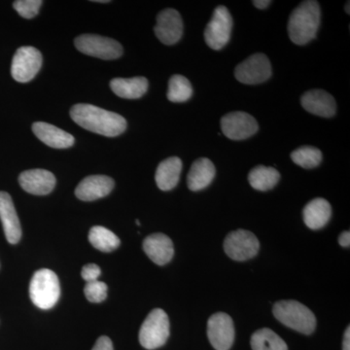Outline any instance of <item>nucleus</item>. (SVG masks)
<instances>
[{"mask_svg": "<svg viewBox=\"0 0 350 350\" xmlns=\"http://www.w3.org/2000/svg\"><path fill=\"white\" fill-rule=\"evenodd\" d=\"M137 226H140L139 221H138V220H137Z\"/></svg>", "mask_w": 350, "mask_h": 350, "instance_id": "nucleus-38", "label": "nucleus"}, {"mask_svg": "<svg viewBox=\"0 0 350 350\" xmlns=\"http://www.w3.org/2000/svg\"><path fill=\"white\" fill-rule=\"evenodd\" d=\"M207 337L216 350H229L234 340V322L230 315L218 312L207 322Z\"/></svg>", "mask_w": 350, "mask_h": 350, "instance_id": "nucleus-11", "label": "nucleus"}, {"mask_svg": "<svg viewBox=\"0 0 350 350\" xmlns=\"http://www.w3.org/2000/svg\"><path fill=\"white\" fill-rule=\"evenodd\" d=\"M301 103L306 111L324 118H331L337 112L335 98L323 90L306 92L301 96Z\"/></svg>", "mask_w": 350, "mask_h": 350, "instance_id": "nucleus-16", "label": "nucleus"}, {"mask_svg": "<svg viewBox=\"0 0 350 350\" xmlns=\"http://www.w3.org/2000/svg\"><path fill=\"white\" fill-rule=\"evenodd\" d=\"M42 4L41 0H17L14 2L13 7L23 18L32 19L38 15Z\"/></svg>", "mask_w": 350, "mask_h": 350, "instance_id": "nucleus-30", "label": "nucleus"}, {"mask_svg": "<svg viewBox=\"0 0 350 350\" xmlns=\"http://www.w3.org/2000/svg\"><path fill=\"white\" fill-rule=\"evenodd\" d=\"M148 80L145 77L115 78L110 82L113 93L122 98L137 100L148 90Z\"/></svg>", "mask_w": 350, "mask_h": 350, "instance_id": "nucleus-23", "label": "nucleus"}, {"mask_svg": "<svg viewBox=\"0 0 350 350\" xmlns=\"http://www.w3.org/2000/svg\"><path fill=\"white\" fill-rule=\"evenodd\" d=\"M19 183L21 187L29 194L45 196L54 190L56 177L49 170H29L20 174Z\"/></svg>", "mask_w": 350, "mask_h": 350, "instance_id": "nucleus-14", "label": "nucleus"}, {"mask_svg": "<svg viewBox=\"0 0 350 350\" xmlns=\"http://www.w3.org/2000/svg\"><path fill=\"white\" fill-rule=\"evenodd\" d=\"M259 248L256 236L246 230L230 232L224 241L226 254L234 261H246L256 256Z\"/></svg>", "mask_w": 350, "mask_h": 350, "instance_id": "nucleus-9", "label": "nucleus"}, {"mask_svg": "<svg viewBox=\"0 0 350 350\" xmlns=\"http://www.w3.org/2000/svg\"><path fill=\"white\" fill-rule=\"evenodd\" d=\"M342 350H350V328L347 327L345 333L344 342H342Z\"/></svg>", "mask_w": 350, "mask_h": 350, "instance_id": "nucleus-34", "label": "nucleus"}, {"mask_svg": "<svg viewBox=\"0 0 350 350\" xmlns=\"http://www.w3.org/2000/svg\"><path fill=\"white\" fill-rule=\"evenodd\" d=\"M321 20L319 3L314 0L303 1L291 13L288 22L290 40L296 45H306L315 38Z\"/></svg>", "mask_w": 350, "mask_h": 350, "instance_id": "nucleus-2", "label": "nucleus"}, {"mask_svg": "<svg viewBox=\"0 0 350 350\" xmlns=\"http://www.w3.org/2000/svg\"><path fill=\"white\" fill-rule=\"evenodd\" d=\"M271 76V62L266 55L257 53L238 64L234 77L246 85H257L267 81Z\"/></svg>", "mask_w": 350, "mask_h": 350, "instance_id": "nucleus-10", "label": "nucleus"}, {"mask_svg": "<svg viewBox=\"0 0 350 350\" xmlns=\"http://www.w3.org/2000/svg\"><path fill=\"white\" fill-rule=\"evenodd\" d=\"M182 162L178 157L165 159L156 170V183L162 191H170L176 187L180 178Z\"/></svg>", "mask_w": 350, "mask_h": 350, "instance_id": "nucleus-22", "label": "nucleus"}, {"mask_svg": "<svg viewBox=\"0 0 350 350\" xmlns=\"http://www.w3.org/2000/svg\"><path fill=\"white\" fill-rule=\"evenodd\" d=\"M59 278L54 271L41 269L34 273L29 284V296L34 305L41 310H50L59 301Z\"/></svg>", "mask_w": 350, "mask_h": 350, "instance_id": "nucleus-4", "label": "nucleus"}, {"mask_svg": "<svg viewBox=\"0 0 350 350\" xmlns=\"http://www.w3.org/2000/svg\"><path fill=\"white\" fill-rule=\"evenodd\" d=\"M42 66V55L36 48L25 46L14 55L11 75L20 83L31 81Z\"/></svg>", "mask_w": 350, "mask_h": 350, "instance_id": "nucleus-8", "label": "nucleus"}, {"mask_svg": "<svg viewBox=\"0 0 350 350\" xmlns=\"http://www.w3.org/2000/svg\"><path fill=\"white\" fill-rule=\"evenodd\" d=\"M253 350H288L286 342L268 328L260 329L251 337Z\"/></svg>", "mask_w": 350, "mask_h": 350, "instance_id": "nucleus-25", "label": "nucleus"}, {"mask_svg": "<svg viewBox=\"0 0 350 350\" xmlns=\"http://www.w3.org/2000/svg\"><path fill=\"white\" fill-rule=\"evenodd\" d=\"M345 11H347V14H349V1L347 2V5H345Z\"/></svg>", "mask_w": 350, "mask_h": 350, "instance_id": "nucleus-37", "label": "nucleus"}, {"mask_svg": "<svg viewBox=\"0 0 350 350\" xmlns=\"http://www.w3.org/2000/svg\"><path fill=\"white\" fill-rule=\"evenodd\" d=\"M232 27L231 13L225 6H218L204 31L207 46L216 51L224 48L231 38Z\"/></svg>", "mask_w": 350, "mask_h": 350, "instance_id": "nucleus-7", "label": "nucleus"}, {"mask_svg": "<svg viewBox=\"0 0 350 350\" xmlns=\"http://www.w3.org/2000/svg\"><path fill=\"white\" fill-rule=\"evenodd\" d=\"M114 184V180L107 175H91L78 184L75 195L84 202H93L109 195Z\"/></svg>", "mask_w": 350, "mask_h": 350, "instance_id": "nucleus-15", "label": "nucleus"}, {"mask_svg": "<svg viewBox=\"0 0 350 350\" xmlns=\"http://www.w3.org/2000/svg\"><path fill=\"white\" fill-rule=\"evenodd\" d=\"M101 269L98 265L88 264L83 267L81 275L83 280L86 282H96L98 280V276L100 275Z\"/></svg>", "mask_w": 350, "mask_h": 350, "instance_id": "nucleus-31", "label": "nucleus"}, {"mask_svg": "<svg viewBox=\"0 0 350 350\" xmlns=\"http://www.w3.org/2000/svg\"><path fill=\"white\" fill-rule=\"evenodd\" d=\"M107 285L105 282L96 280V282H87L84 288L85 296L91 303H101L107 299Z\"/></svg>", "mask_w": 350, "mask_h": 350, "instance_id": "nucleus-29", "label": "nucleus"}, {"mask_svg": "<svg viewBox=\"0 0 350 350\" xmlns=\"http://www.w3.org/2000/svg\"><path fill=\"white\" fill-rule=\"evenodd\" d=\"M193 96V88L191 82L184 76L175 75L172 76L169 82L167 96L172 103H185Z\"/></svg>", "mask_w": 350, "mask_h": 350, "instance_id": "nucleus-27", "label": "nucleus"}, {"mask_svg": "<svg viewBox=\"0 0 350 350\" xmlns=\"http://www.w3.org/2000/svg\"><path fill=\"white\" fill-rule=\"evenodd\" d=\"M215 174V167L209 159H198L193 163L188 174V188L191 191H194V192L206 188L213 181Z\"/></svg>", "mask_w": 350, "mask_h": 350, "instance_id": "nucleus-20", "label": "nucleus"}, {"mask_svg": "<svg viewBox=\"0 0 350 350\" xmlns=\"http://www.w3.org/2000/svg\"><path fill=\"white\" fill-rule=\"evenodd\" d=\"M32 131L38 139L52 148H69L75 144L72 135L45 122H36L32 125Z\"/></svg>", "mask_w": 350, "mask_h": 350, "instance_id": "nucleus-18", "label": "nucleus"}, {"mask_svg": "<svg viewBox=\"0 0 350 350\" xmlns=\"http://www.w3.org/2000/svg\"><path fill=\"white\" fill-rule=\"evenodd\" d=\"M70 117L85 130L103 137H118L126 129V119L121 115L87 103L73 105L70 109Z\"/></svg>", "mask_w": 350, "mask_h": 350, "instance_id": "nucleus-1", "label": "nucleus"}, {"mask_svg": "<svg viewBox=\"0 0 350 350\" xmlns=\"http://www.w3.org/2000/svg\"><path fill=\"white\" fill-rule=\"evenodd\" d=\"M273 315L283 325L299 333L310 335L317 327V319L312 310L294 300L280 301L273 306Z\"/></svg>", "mask_w": 350, "mask_h": 350, "instance_id": "nucleus-3", "label": "nucleus"}, {"mask_svg": "<svg viewBox=\"0 0 350 350\" xmlns=\"http://www.w3.org/2000/svg\"><path fill=\"white\" fill-rule=\"evenodd\" d=\"M252 3L258 9H266L271 3V1L269 0H254Z\"/></svg>", "mask_w": 350, "mask_h": 350, "instance_id": "nucleus-35", "label": "nucleus"}, {"mask_svg": "<svg viewBox=\"0 0 350 350\" xmlns=\"http://www.w3.org/2000/svg\"><path fill=\"white\" fill-rule=\"evenodd\" d=\"M169 337V317L161 308H155L149 313L140 328V345L146 349H159L167 342Z\"/></svg>", "mask_w": 350, "mask_h": 350, "instance_id": "nucleus-5", "label": "nucleus"}, {"mask_svg": "<svg viewBox=\"0 0 350 350\" xmlns=\"http://www.w3.org/2000/svg\"><path fill=\"white\" fill-rule=\"evenodd\" d=\"M75 44L83 54L101 59H116L123 55L118 41L98 34H82L75 38Z\"/></svg>", "mask_w": 350, "mask_h": 350, "instance_id": "nucleus-6", "label": "nucleus"}, {"mask_svg": "<svg viewBox=\"0 0 350 350\" xmlns=\"http://www.w3.org/2000/svg\"><path fill=\"white\" fill-rule=\"evenodd\" d=\"M92 350H113V345L109 338L103 336L96 340Z\"/></svg>", "mask_w": 350, "mask_h": 350, "instance_id": "nucleus-32", "label": "nucleus"}, {"mask_svg": "<svg viewBox=\"0 0 350 350\" xmlns=\"http://www.w3.org/2000/svg\"><path fill=\"white\" fill-rule=\"evenodd\" d=\"M338 243H340L342 247H349L350 232L349 231H345L340 234V236L338 237Z\"/></svg>", "mask_w": 350, "mask_h": 350, "instance_id": "nucleus-33", "label": "nucleus"}, {"mask_svg": "<svg viewBox=\"0 0 350 350\" xmlns=\"http://www.w3.org/2000/svg\"><path fill=\"white\" fill-rule=\"evenodd\" d=\"M144 250L147 256L159 266L167 264L174 254V243L163 234H153L144 241Z\"/></svg>", "mask_w": 350, "mask_h": 350, "instance_id": "nucleus-19", "label": "nucleus"}, {"mask_svg": "<svg viewBox=\"0 0 350 350\" xmlns=\"http://www.w3.org/2000/svg\"><path fill=\"white\" fill-rule=\"evenodd\" d=\"M331 216V204L328 200L322 198L310 200L303 211L304 222L312 230H319L325 227Z\"/></svg>", "mask_w": 350, "mask_h": 350, "instance_id": "nucleus-21", "label": "nucleus"}, {"mask_svg": "<svg viewBox=\"0 0 350 350\" xmlns=\"http://www.w3.org/2000/svg\"><path fill=\"white\" fill-rule=\"evenodd\" d=\"M0 220L3 226L4 234L9 243H19L22 238L19 217L16 213L12 198L8 193L0 192Z\"/></svg>", "mask_w": 350, "mask_h": 350, "instance_id": "nucleus-17", "label": "nucleus"}, {"mask_svg": "<svg viewBox=\"0 0 350 350\" xmlns=\"http://www.w3.org/2000/svg\"><path fill=\"white\" fill-rule=\"evenodd\" d=\"M157 38L165 45H174L183 36V21L178 11L165 9L157 16V25L154 27Z\"/></svg>", "mask_w": 350, "mask_h": 350, "instance_id": "nucleus-13", "label": "nucleus"}, {"mask_svg": "<svg viewBox=\"0 0 350 350\" xmlns=\"http://www.w3.org/2000/svg\"><path fill=\"white\" fill-rule=\"evenodd\" d=\"M221 129L226 137L232 140H243L257 133L256 119L246 112L236 111L226 114L221 119Z\"/></svg>", "mask_w": 350, "mask_h": 350, "instance_id": "nucleus-12", "label": "nucleus"}, {"mask_svg": "<svg viewBox=\"0 0 350 350\" xmlns=\"http://www.w3.org/2000/svg\"><path fill=\"white\" fill-rule=\"evenodd\" d=\"M89 241L96 250L107 253L117 250L120 245L118 237L101 226H94L90 230Z\"/></svg>", "mask_w": 350, "mask_h": 350, "instance_id": "nucleus-26", "label": "nucleus"}, {"mask_svg": "<svg viewBox=\"0 0 350 350\" xmlns=\"http://www.w3.org/2000/svg\"><path fill=\"white\" fill-rule=\"evenodd\" d=\"M280 179V174L275 167L265 165H257L248 174L251 187L262 192L275 187Z\"/></svg>", "mask_w": 350, "mask_h": 350, "instance_id": "nucleus-24", "label": "nucleus"}, {"mask_svg": "<svg viewBox=\"0 0 350 350\" xmlns=\"http://www.w3.org/2000/svg\"><path fill=\"white\" fill-rule=\"evenodd\" d=\"M94 2H96V3H108L109 1H107V0H96Z\"/></svg>", "mask_w": 350, "mask_h": 350, "instance_id": "nucleus-36", "label": "nucleus"}, {"mask_svg": "<svg viewBox=\"0 0 350 350\" xmlns=\"http://www.w3.org/2000/svg\"><path fill=\"white\" fill-rule=\"evenodd\" d=\"M292 161L304 169L319 167L322 161V153L317 147L301 146L291 153Z\"/></svg>", "mask_w": 350, "mask_h": 350, "instance_id": "nucleus-28", "label": "nucleus"}]
</instances>
